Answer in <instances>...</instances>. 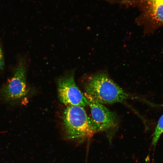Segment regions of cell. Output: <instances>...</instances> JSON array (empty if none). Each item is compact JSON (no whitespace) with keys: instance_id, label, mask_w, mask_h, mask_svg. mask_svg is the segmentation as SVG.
<instances>
[{"instance_id":"3","label":"cell","mask_w":163,"mask_h":163,"mask_svg":"<svg viewBox=\"0 0 163 163\" xmlns=\"http://www.w3.org/2000/svg\"><path fill=\"white\" fill-rule=\"evenodd\" d=\"M28 61L26 56L19 57L11 77L2 86L1 94L9 102H19L27 92V73Z\"/></svg>"},{"instance_id":"7","label":"cell","mask_w":163,"mask_h":163,"mask_svg":"<svg viewBox=\"0 0 163 163\" xmlns=\"http://www.w3.org/2000/svg\"><path fill=\"white\" fill-rule=\"evenodd\" d=\"M4 59L2 48L0 43V72L4 69Z\"/></svg>"},{"instance_id":"1","label":"cell","mask_w":163,"mask_h":163,"mask_svg":"<svg viewBox=\"0 0 163 163\" xmlns=\"http://www.w3.org/2000/svg\"><path fill=\"white\" fill-rule=\"evenodd\" d=\"M85 85V95L103 104L123 103L128 100L139 98L126 92L105 73L90 76Z\"/></svg>"},{"instance_id":"5","label":"cell","mask_w":163,"mask_h":163,"mask_svg":"<svg viewBox=\"0 0 163 163\" xmlns=\"http://www.w3.org/2000/svg\"><path fill=\"white\" fill-rule=\"evenodd\" d=\"M141 12L145 32L152 34L163 28V0H136Z\"/></svg>"},{"instance_id":"4","label":"cell","mask_w":163,"mask_h":163,"mask_svg":"<svg viewBox=\"0 0 163 163\" xmlns=\"http://www.w3.org/2000/svg\"><path fill=\"white\" fill-rule=\"evenodd\" d=\"M75 68L67 70L57 79L58 97L66 106H76L84 107L88 101L77 87L75 80Z\"/></svg>"},{"instance_id":"6","label":"cell","mask_w":163,"mask_h":163,"mask_svg":"<svg viewBox=\"0 0 163 163\" xmlns=\"http://www.w3.org/2000/svg\"><path fill=\"white\" fill-rule=\"evenodd\" d=\"M90 109L91 117H89L92 129L96 133L107 131L116 127L118 118L115 113L104 104L86 96Z\"/></svg>"},{"instance_id":"2","label":"cell","mask_w":163,"mask_h":163,"mask_svg":"<svg viewBox=\"0 0 163 163\" xmlns=\"http://www.w3.org/2000/svg\"><path fill=\"white\" fill-rule=\"evenodd\" d=\"M62 123L66 138L78 144L82 143L94 134L84 107L66 106L62 114Z\"/></svg>"}]
</instances>
